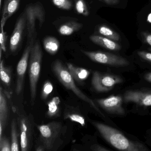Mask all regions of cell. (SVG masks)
Segmentation results:
<instances>
[{"label":"cell","mask_w":151,"mask_h":151,"mask_svg":"<svg viewBox=\"0 0 151 151\" xmlns=\"http://www.w3.org/2000/svg\"><path fill=\"white\" fill-rule=\"evenodd\" d=\"M145 78L147 82L151 83V72L146 74L145 76Z\"/></svg>","instance_id":"d6a6232c"},{"label":"cell","mask_w":151,"mask_h":151,"mask_svg":"<svg viewBox=\"0 0 151 151\" xmlns=\"http://www.w3.org/2000/svg\"><path fill=\"white\" fill-rule=\"evenodd\" d=\"M9 109L6 98L3 91L2 87L0 89V138L2 137L8 116Z\"/></svg>","instance_id":"5bb4252c"},{"label":"cell","mask_w":151,"mask_h":151,"mask_svg":"<svg viewBox=\"0 0 151 151\" xmlns=\"http://www.w3.org/2000/svg\"><path fill=\"white\" fill-rule=\"evenodd\" d=\"M75 7L77 12L79 14L85 17L89 15L90 12L85 0H76Z\"/></svg>","instance_id":"603a6c76"},{"label":"cell","mask_w":151,"mask_h":151,"mask_svg":"<svg viewBox=\"0 0 151 151\" xmlns=\"http://www.w3.org/2000/svg\"><path fill=\"white\" fill-rule=\"evenodd\" d=\"M32 47V46L31 45H26L22 56L17 67V79L16 91L17 95H19L22 92L23 88L24 76L28 68V62Z\"/></svg>","instance_id":"30bf717a"},{"label":"cell","mask_w":151,"mask_h":151,"mask_svg":"<svg viewBox=\"0 0 151 151\" xmlns=\"http://www.w3.org/2000/svg\"><path fill=\"white\" fill-rule=\"evenodd\" d=\"M38 129L40 132L42 145L46 150H56L57 144L60 140L63 130L61 122H52L39 125Z\"/></svg>","instance_id":"5b68a950"},{"label":"cell","mask_w":151,"mask_h":151,"mask_svg":"<svg viewBox=\"0 0 151 151\" xmlns=\"http://www.w3.org/2000/svg\"><path fill=\"white\" fill-rule=\"evenodd\" d=\"M109 6H115L120 3V0H99Z\"/></svg>","instance_id":"4dcf8cb0"},{"label":"cell","mask_w":151,"mask_h":151,"mask_svg":"<svg viewBox=\"0 0 151 151\" xmlns=\"http://www.w3.org/2000/svg\"><path fill=\"white\" fill-rule=\"evenodd\" d=\"M0 151H12L11 144H10L9 139L3 137L0 138Z\"/></svg>","instance_id":"83f0119b"},{"label":"cell","mask_w":151,"mask_h":151,"mask_svg":"<svg viewBox=\"0 0 151 151\" xmlns=\"http://www.w3.org/2000/svg\"><path fill=\"white\" fill-rule=\"evenodd\" d=\"M65 118H68L72 122L78 123L82 126H84L85 125L86 122L84 117L78 114H67Z\"/></svg>","instance_id":"4316f807"},{"label":"cell","mask_w":151,"mask_h":151,"mask_svg":"<svg viewBox=\"0 0 151 151\" xmlns=\"http://www.w3.org/2000/svg\"><path fill=\"white\" fill-rule=\"evenodd\" d=\"M92 124L98 130L101 135L116 149L122 151H147V147L144 144L129 139L116 129L99 122Z\"/></svg>","instance_id":"6da1fadb"},{"label":"cell","mask_w":151,"mask_h":151,"mask_svg":"<svg viewBox=\"0 0 151 151\" xmlns=\"http://www.w3.org/2000/svg\"><path fill=\"white\" fill-rule=\"evenodd\" d=\"M149 50L150 51V52H151V48H149Z\"/></svg>","instance_id":"d590c367"},{"label":"cell","mask_w":151,"mask_h":151,"mask_svg":"<svg viewBox=\"0 0 151 151\" xmlns=\"http://www.w3.org/2000/svg\"><path fill=\"white\" fill-rule=\"evenodd\" d=\"M81 52L93 61L101 64L112 67H123L128 66L129 63V61L125 58L107 52H90L83 50H81Z\"/></svg>","instance_id":"8992f818"},{"label":"cell","mask_w":151,"mask_h":151,"mask_svg":"<svg viewBox=\"0 0 151 151\" xmlns=\"http://www.w3.org/2000/svg\"><path fill=\"white\" fill-rule=\"evenodd\" d=\"M43 52L40 42L37 39L31 51L29 65L31 103L34 105L37 94V85L41 70Z\"/></svg>","instance_id":"277c9868"},{"label":"cell","mask_w":151,"mask_h":151,"mask_svg":"<svg viewBox=\"0 0 151 151\" xmlns=\"http://www.w3.org/2000/svg\"><path fill=\"white\" fill-rule=\"evenodd\" d=\"M90 39L94 44L110 51H118L121 49V45L118 43L103 36L92 35Z\"/></svg>","instance_id":"4fadbf2b"},{"label":"cell","mask_w":151,"mask_h":151,"mask_svg":"<svg viewBox=\"0 0 151 151\" xmlns=\"http://www.w3.org/2000/svg\"><path fill=\"white\" fill-rule=\"evenodd\" d=\"M98 104L107 113L123 115L125 111L122 106L123 99L120 95H112L107 98L96 99Z\"/></svg>","instance_id":"9c48e42d"},{"label":"cell","mask_w":151,"mask_h":151,"mask_svg":"<svg viewBox=\"0 0 151 151\" xmlns=\"http://www.w3.org/2000/svg\"><path fill=\"white\" fill-rule=\"evenodd\" d=\"M19 135L17 128L16 122L13 119L11 124V148L12 151H19Z\"/></svg>","instance_id":"ffe728a7"},{"label":"cell","mask_w":151,"mask_h":151,"mask_svg":"<svg viewBox=\"0 0 151 151\" xmlns=\"http://www.w3.org/2000/svg\"><path fill=\"white\" fill-rule=\"evenodd\" d=\"M83 27V24L76 21H70L60 26L58 32L62 36H70L80 30Z\"/></svg>","instance_id":"e0dca14e"},{"label":"cell","mask_w":151,"mask_h":151,"mask_svg":"<svg viewBox=\"0 0 151 151\" xmlns=\"http://www.w3.org/2000/svg\"><path fill=\"white\" fill-rule=\"evenodd\" d=\"M91 149L93 151H108L109 150V149H106V148L99 145H93L91 147Z\"/></svg>","instance_id":"1f68e13d"},{"label":"cell","mask_w":151,"mask_h":151,"mask_svg":"<svg viewBox=\"0 0 151 151\" xmlns=\"http://www.w3.org/2000/svg\"><path fill=\"white\" fill-rule=\"evenodd\" d=\"M52 70L58 80L66 88L71 90L79 99L87 102L99 114L104 117V114L100 110L94 101L86 96L76 85L75 80L70 75L68 68L64 66L63 63L60 60H56L53 63Z\"/></svg>","instance_id":"3957f363"},{"label":"cell","mask_w":151,"mask_h":151,"mask_svg":"<svg viewBox=\"0 0 151 151\" xmlns=\"http://www.w3.org/2000/svg\"><path fill=\"white\" fill-rule=\"evenodd\" d=\"M20 129V144L22 151H27L30 147L31 130L29 120L24 116L19 120Z\"/></svg>","instance_id":"7c38bea8"},{"label":"cell","mask_w":151,"mask_h":151,"mask_svg":"<svg viewBox=\"0 0 151 151\" xmlns=\"http://www.w3.org/2000/svg\"><path fill=\"white\" fill-rule=\"evenodd\" d=\"M141 37L144 43L151 46V33L148 32H142L141 33Z\"/></svg>","instance_id":"f1b7e54d"},{"label":"cell","mask_w":151,"mask_h":151,"mask_svg":"<svg viewBox=\"0 0 151 151\" xmlns=\"http://www.w3.org/2000/svg\"><path fill=\"white\" fill-rule=\"evenodd\" d=\"M123 79L119 76L104 74L99 71L93 72L92 84L94 89L99 92H105L112 90L116 85L121 83Z\"/></svg>","instance_id":"52a82bcc"},{"label":"cell","mask_w":151,"mask_h":151,"mask_svg":"<svg viewBox=\"0 0 151 151\" xmlns=\"http://www.w3.org/2000/svg\"><path fill=\"white\" fill-rule=\"evenodd\" d=\"M1 2H2V0H0V6H1V4H2Z\"/></svg>","instance_id":"e575fe53"},{"label":"cell","mask_w":151,"mask_h":151,"mask_svg":"<svg viewBox=\"0 0 151 151\" xmlns=\"http://www.w3.org/2000/svg\"><path fill=\"white\" fill-rule=\"evenodd\" d=\"M125 102H133L143 106H151V91L129 90L124 95Z\"/></svg>","instance_id":"8fae6325"},{"label":"cell","mask_w":151,"mask_h":151,"mask_svg":"<svg viewBox=\"0 0 151 151\" xmlns=\"http://www.w3.org/2000/svg\"><path fill=\"white\" fill-rule=\"evenodd\" d=\"M27 16L24 9L20 14L16 23L14 31L9 41V50L14 53L19 49L22 42L24 34L26 28Z\"/></svg>","instance_id":"ba28073f"},{"label":"cell","mask_w":151,"mask_h":151,"mask_svg":"<svg viewBox=\"0 0 151 151\" xmlns=\"http://www.w3.org/2000/svg\"><path fill=\"white\" fill-rule=\"evenodd\" d=\"M21 0H5L2 10L1 19L7 21L16 13L20 5Z\"/></svg>","instance_id":"9a60e30c"},{"label":"cell","mask_w":151,"mask_h":151,"mask_svg":"<svg viewBox=\"0 0 151 151\" xmlns=\"http://www.w3.org/2000/svg\"><path fill=\"white\" fill-rule=\"evenodd\" d=\"M45 147H44L42 145L39 146L36 149V151H45Z\"/></svg>","instance_id":"836d02e7"},{"label":"cell","mask_w":151,"mask_h":151,"mask_svg":"<svg viewBox=\"0 0 151 151\" xmlns=\"http://www.w3.org/2000/svg\"><path fill=\"white\" fill-rule=\"evenodd\" d=\"M43 45L45 51L52 55L56 54L60 49V42L55 37H46L43 40Z\"/></svg>","instance_id":"ac0fdd59"},{"label":"cell","mask_w":151,"mask_h":151,"mask_svg":"<svg viewBox=\"0 0 151 151\" xmlns=\"http://www.w3.org/2000/svg\"><path fill=\"white\" fill-rule=\"evenodd\" d=\"M60 102L59 97H55L53 98L48 102V110L47 115L49 117H53L56 116L59 112V105Z\"/></svg>","instance_id":"7402d4cb"},{"label":"cell","mask_w":151,"mask_h":151,"mask_svg":"<svg viewBox=\"0 0 151 151\" xmlns=\"http://www.w3.org/2000/svg\"><path fill=\"white\" fill-rule=\"evenodd\" d=\"M53 90V86L50 81H46L44 83L42 89L41 97L43 99H46L51 94Z\"/></svg>","instance_id":"484cf974"},{"label":"cell","mask_w":151,"mask_h":151,"mask_svg":"<svg viewBox=\"0 0 151 151\" xmlns=\"http://www.w3.org/2000/svg\"><path fill=\"white\" fill-rule=\"evenodd\" d=\"M67 68L74 80L83 82L87 79L90 74L88 70L83 68L76 67L70 63H67Z\"/></svg>","instance_id":"2e32d148"},{"label":"cell","mask_w":151,"mask_h":151,"mask_svg":"<svg viewBox=\"0 0 151 151\" xmlns=\"http://www.w3.org/2000/svg\"><path fill=\"white\" fill-rule=\"evenodd\" d=\"M55 6L63 10H69L72 7V0H52Z\"/></svg>","instance_id":"d4e9b609"},{"label":"cell","mask_w":151,"mask_h":151,"mask_svg":"<svg viewBox=\"0 0 151 151\" xmlns=\"http://www.w3.org/2000/svg\"><path fill=\"white\" fill-rule=\"evenodd\" d=\"M24 9L27 16L26 45L33 46L37 40L38 30L42 28L45 21L46 11L40 1L26 5Z\"/></svg>","instance_id":"7a4b0ae2"},{"label":"cell","mask_w":151,"mask_h":151,"mask_svg":"<svg viewBox=\"0 0 151 151\" xmlns=\"http://www.w3.org/2000/svg\"><path fill=\"white\" fill-rule=\"evenodd\" d=\"M7 20L4 19L1 20V32L0 34V44H1V48L2 49L4 52H6V47L7 40L8 39V36L6 32L4 31V26Z\"/></svg>","instance_id":"cb8c5ba5"},{"label":"cell","mask_w":151,"mask_h":151,"mask_svg":"<svg viewBox=\"0 0 151 151\" xmlns=\"http://www.w3.org/2000/svg\"><path fill=\"white\" fill-rule=\"evenodd\" d=\"M1 79L4 83L6 86H9L11 82L12 73L10 68L5 67L4 61H1Z\"/></svg>","instance_id":"44dd1931"},{"label":"cell","mask_w":151,"mask_h":151,"mask_svg":"<svg viewBox=\"0 0 151 151\" xmlns=\"http://www.w3.org/2000/svg\"><path fill=\"white\" fill-rule=\"evenodd\" d=\"M98 31L101 36L111 40L115 41H119L120 40L119 34L107 25H100L98 28Z\"/></svg>","instance_id":"d6986e66"},{"label":"cell","mask_w":151,"mask_h":151,"mask_svg":"<svg viewBox=\"0 0 151 151\" xmlns=\"http://www.w3.org/2000/svg\"><path fill=\"white\" fill-rule=\"evenodd\" d=\"M137 54L143 60L151 63V52H148L145 51H139L137 52Z\"/></svg>","instance_id":"f546056e"}]
</instances>
